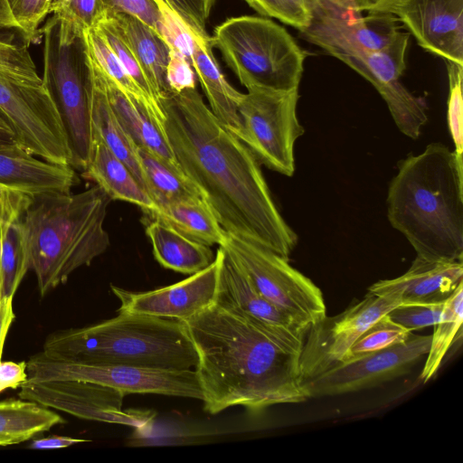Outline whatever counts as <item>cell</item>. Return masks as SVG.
<instances>
[{"label": "cell", "mask_w": 463, "mask_h": 463, "mask_svg": "<svg viewBox=\"0 0 463 463\" xmlns=\"http://www.w3.org/2000/svg\"><path fill=\"white\" fill-rule=\"evenodd\" d=\"M164 134L184 174L224 231L288 260L298 235L271 196L260 164L213 113L196 88L160 99Z\"/></svg>", "instance_id": "obj_1"}, {"label": "cell", "mask_w": 463, "mask_h": 463, "mask_svg": "<svg viewBox=\"0 0 463 463\" xmlns=\"http://www.w3.org/2000/svg\"><path fill=\"white\" fill-rule=\"evenodd\" d=\"M183 322L208 413L234 406L257 413L307 400L300 373L304 335L261 326L216 302Z\"/></svg>", "instance_id": "obj_2"}, {"label": "cell", "mask_w": 463, "mask_h": 463, "mask_svg": "<svg viewBox=\"0 0 463 463\" xmlns=\"http://www.w3.org/2000/svg\"><path fill=\"white\" fill-rule=\"evenodd\" d=\"M387 217L415 250L433 261L462 262L463 162L440 142L397 164Z\"/></svg>", "instance_id": "obj_3"}, {"label": "cell", "mask_w": 463, "mask_h": 463, "mask_svg": "<svg viewBox=\"0 0 463 463\" xmlns=\"http://www.w3.org/2000/svg\"><path fill=\"white\" fill-rule=\"evenodd\" d=\"M110 198L98 186L78 194L34 198L20 221L29 269L42 297L106 251L104 228Z\"/></svg>", "instance_id": "obj_4"}, {"label": "cell", "mask_w": 463, "mask_h": 463, "mask_svg": "<svg viewBox=\"0 0 463 463\" xmlns=\"http://www.w3.org/2000/svg\"><path fill=\"white\" fill-rule=\"evenodd\" d=\"M48 356L162 370L194 368L197 354L183 321L118 313L102 322L51 334Z\"/></svg>", "instance_id": "obj_5"}, {"label": "cell", "mask_w": 463, "mask_h": 463, "mask_svg": "<svg viewBox=\"0 0 463 463\" xmlns=\"http://www.w3.org/2000/svg\"><path fill=\"white\" fill-rule=\"evenodd\" d=\"M41 33L44 36L43 80L63 126L70 165L84 171L92 146L90 67L85 30L53 14Z\"/></svg>", "instance_id": "obj_6"}, {"label": "cell", "mask_w": 463, "mask_h": 463, "mask_svg": "<svg viewBox=\"0 0 463 463\" xmlns=\"http://www.w3.org/2000/svg\"><path fill=\"white\" fill-rule=\"evenodd\" d=\"M28 46L0 42V111L19 146L47 162L70 165L63 126Z\"/></svg>", "instance_id": "obj_7"}, {"label": "cell", "mask_w": 463, "mask_h": 463, "mask_svg": "<svg viewBox=\"0 0 463 463\" xmlns=\"http://www.w3.org/2000/svg\"><path fill=\"white\" fill-rule=\"evenodd\" d=\"M211 38L247 90H298L306 55L278 24L259 16L232 17L218 25Z\"/></svg>", "instance_id": "obj_8"}, {"label": "cell", "mask_w": 463, "mask_h": 463, "mask_svg": "<svg viewBox=\"0 0 463 463\" xmlns=\"http://www.w3.org/2000/svg\"><path fill=\"white\" fill-rule=\"evenodd\" d=\"M256 290L306 328L326 316L320 288L288 260L248 239L227 232L219 245Z\"/></svg>", "instance_id": "obj_9"}, {"label": "cell", "mask_w": 463, "mask_h": 463, "mask_svg": "<svg viewBox=\"0 0 463 463\" xmlns=\"http://www.w3.org/2000/svg\"><path fill=\"white\" fill-rule=\"evenodd\" d=\"M298 90L252 88L238 105L241 128L234 134L260 165L286 176L295 172L294 146L305 129L297 116Z\"/></svg>", "instance_id": "obj_10"}, {"label": "cell", "mask_w": 463, "mask_h": 463, "mask_svg": "<svg viewBox=\"0 0 463 463\" xmlns=\"http://www.w3.org/2000/svg\"><path fill=\"white\" fill-rule=\"evenodd\" d=\"M28 382L83 381L123 393H152L203 401L194 369L162 370L123 364H101L54 358L43 352L26 362Z\"/></svg>", "instance_id": "obj_11"}, {"label": "cell", "mask_w": 463, "mask_h": 463, "mask_svg": "<svg viewBox=\"0 0 463 463\" xmlns=\"http://www.w3.org/2000/svg\"><path fill=\"white\" fill-rule=\"evenodd\" d=\"M431 335L411 333L402 343L344 361L303 383L307 399L339 395L377 386L408 373L427 355Z\"/></svg>", "instance_id": "obj_12"}, {"label": "cell", "mask_w": 463, "mask_h": 463, "mask_svg": "<svg viewBox=\"0 0 463 463\" xmlns=\"http://www.w3.org/2000/svg\"><path fill=\"white\" fill-rule=\"evenodd\" d=\"M398 19L390 13H362L320 0L302 37L341 60L379 51L399 33Z\"/></svg>", "instance_id": "obj_13"}, {"label": "cell", "mask_w": 463, "mask_h": 463, "mask_svg": "<svg viewBox=\"0 0 463 463\" xmlns=\"http://www.w3.org/2000/svg\"><path fill=\"white\" fill-rule=\"evenodd\" d=\"M398 305L393 297L369 293L342 313L326 316L312 325L305 335L300 357L303 383L343 363L358 337Z\"/></svg>", "instance_id": "obj_14"}, {"label": "cell", "mask_w": 463, "mask_h": 463, "mask_svg": "<svg viewBox=\"0 0 463 463\" xmlns=\"http://www.w3.org/2000/svg\"><path fill=\"white\" fill-rule=\"evenodd\" d=\"M20 388V399L83 420L127 425L141 430L150 427L156 417V412L149 410L124 411L125 393L99 383L74 380L25 381Z\"/></svg>", "instance_id": "obj_15"}, {"label": "cell", "mask_w": 463, "mask_h": 463, "mask_svg": "<svg viewBox=\"0 0 463 463\" xmlns=\"http://www.w3.org/2000/svg\"><path fill=\"white\" fill-rule=\"evenodd\" d=\"M223 250L218 248L205 269L173 285L133 292L111 285L119 299L118 313L144 315L185 321L213 305L217 297Z\"/></svg>", "instance_id": "obj_16"}, {"label": "cell", "mask_w": 463, "mask_h": 463, "mask_svg": "<svg viewBox=\"0 0 463 463\" xmlns=\"http://www.w3.org/2000/svg\"><path fill=\"white\" fill-rule=\"evenodd\" d=\"M420 46L463 65V0H400L389 11Z\"/></svg>", "instance_id": "obj_17"}, {"label": "cell", "mask_w": 463, "mask_h": 463, "mask_svg": "<svg viewBox=\"0 0 463 463\" xmlns=\"http://www.w3.org/2000/svg\"><path fill=\"white\" fill-rule=\"evenodd\" d=\"M462 282V262L433 261L416 256L405 273L379 280L368 291L393 297L400 304H442Z\"/></svg>", "instance_id": "obj_18"}, {"label": "cell", "mask_w": 463, "mask_h": 463, "mask_svg": "<svg viewBox=\"0 0 463 463\" xmlns=\"http://www.w3.org/2000/svg\"><path fill=\"white\" fill-rule=\"evenodd\" d=\"M77 182L70 165L37 159L17 143L0 144V184L33 198L70 194Z\"/></svg>", "instance_id": "obj_19"}, {"label": "cell", "mask_w": 463, "mask_h": 463, "mask_svg": "<svg viewBox=\"0 0 463 463\" xmlns=\"http://www.w3.org/2000/svg\"><path fill=\"white\" fill-rule=\"evenodd\" d=\"M215 302L264 326L304 335L308 330L259 293L225 252Z\"/></svg>", "instance_id": "obj_20"}, {"label": "cell", "mask_w": 463, "mask_h": 463, "mask_svg": "<svg viewBox=\"0 0 463 463\" xmlns=\"http://www.w3.org/2000/svg\"><path fill=\"white\" fill-rule=\"evenodd\" d=\"M106 18L113 22L120 37L134 53L160 102L169 93L165 79L168 44L156 31L135 16L120 13Z\"/></svg>", "instance_id": "obj_21"}, {"label": "cell", "mask_w": 463, "mask_h": 463, "mask_svg": "<svg viewBox=\"0 0 463 463\" xmlns=\"http://www.w3.org/2000/svg\"><path fill=\"white\" fill-rule=\"evenodd\" d=\"M209 35L194 33V48L190 63L194 68L213 113L235 134L241 128L238 105L243 93L225 79L214 58Z\"/></svg>", "instance_id": "obj_22"}, {"label": "cell", "mask_w": 463, "mask_h": 463, "mask_svg": "<svg viewBox=\"0 0 463 463\" xmlns=\"http://www.w3.org/2000/svg\"><path fill=\"white\" fill-rule=\"evenodd\" d=\"M89 58L90 67V114L92 132H95L110 151L128 165L147 192L138 156V147L117 118L90 52Z\"/></svg>", "instance_id": "obj_23"}, {"label": "cell", "mask_w": 463, "mask_h": 463, "mask_svg": "<svg viewBox=\"0 0 463 463\" xmlns=\"http://www.w3.org/2000/svg\"><path fill=\"white\" fill-rule=\"evenodd\" d=\"M83 172L110 200L134 203L143 212L156 209L155 202L131 170L110 151L95 132H92L89 163Z\"/></svg>", "instance_id": "obj_24"}, {"label": "cell", "mask_w": 463, "mask_h": 463, "mask_svg": "<svg viewBox=\"0 0 463 463\" xmlns=\"http://www.w3.org/2000/svg\"><path fill=\"white\" fill-rule=\"evenodd\" d=\"M96 67L117 118L136 146L181 170L165 136L145 109L127 96L97 64Z\"/></svg>", "instance_id": "obj_25"}, {"label": "cell", "mask_w": 463, "mask_h": 463, "mask_svg": "<svg viewBox=\"0 0 463 463\" xmlns=\"http://www.w3.org/2000/svg\"><path fill=\"white\" fill-rule=\"evenodd\" d=\"M144 213L148 221L157 220L207 246L221 245L225 236V231L203 197L175 201Z\"/></svg>", "instance_id": "obj_26"}, {"label": "cell", "mask_w": 463, "mask_h": 463, "mask_svg": "<svg viewBox=\"0 0 463 463\" xmlns=\"http://www.w3.org/2000/svg\"><path fill=\"white\" fill-rule=\"evenodd\" d=\"M146 232L155 259L165 269L191 275L214 260L210 246L191 240L157 220L147 222Z\"/></svg>", "instance_id": "obj_27"}, {"label": "cell", "mask_w": 463, "mask_h": 463, "mask_svg": "<svg viewBox=\"0 0 463 463\" xmlns=\"http://www.w3.org/2000/svg\"><path fill=\"white\" fill-rule=\"evenodd\" d=\"M64 422L60 414L35 402L0 401V446L24 442Z\"/></svg>", "instance_id": "obj_28"}, {"label": "cell", "mask_w": 463, "mask_h": 463, "mask_svg": "<svg viewBox=\"0 0 463 463\" xmlns=\"http://www.w3.org/2000/svg\"><path fill=\"white\" fill-rule=\"evenodd\" d=\"M138 156L146 190L156 208L183 199L203 197L199 189L182 170L139 147Z\"/></svg>", "instance_id": "obj_29"}, {"label": "cell", "mask_w": 463, "mask_h": 463, "mask_svg": "<svg viewBox=\"0 0 463 463\" xmlns=\"http://www.w3.org/2000/svg\"><path fill=\"white\" fill-rule=\"evenodd\" d=\"M463 322V282L443 303L442 310L435 330L431 335L427 359L420 373L423 383L430 381L438 372L447 352L461 335Z\"/></svg>", "instance_id": "obj_30"}, {"label": "cell", "mask_w": 463, "mask_h": 463, "mask_svg": "<svg viewBox=\"0 0 463 463\" xmlns=\"http://www.w3.org/2000/svg\"><path fill=\"white\" fill-rule=\"evenodd\" d=\"M22 213L9 214L5 220L0 235V278L3 298H14L29 270L20 221Z\"/></svg>", "instance_id": "obj_31"}, {"label": "cell", "mask_w": 463, "mask_h": 463, "mask_svg": "<svg viewBox=\"0 0 463 463\" xmlns=\"http://www.w3.org/2000/svg\"><path fill=\"white\" fill-rule=\"evenodd\" d=\"M411 333L385 314L373 322L352 345L345 360L401 344Z\"/></svg>", "instance_id": "obj_32"}, {"label": "cell", "mask_w": 463, "mask_h": 463, "mask_svg": "<svg viewBox=\"0 0 463 463\" xmlns=\"http://www.w3.org/2000/svg\"><path fill=\"white\" fill-rule=\"evenodd\" d=\"M449 93L448 99L447 120L454 143V153L463 162V119H462V79L463 65L447 61Z\"/></svg>", "instance_id": "obj_33"}, {"label": "cell", "mask_w": 463, "mask_h": 463, "mask_svg": "<svg viewBox=\"0 0 463 463\" xmlns=\"http://www.w3.org/2000/svg\"><path fill=\"white\" fill-rule=\"evenodd\" d=\"M107 41L133 81L151 99L160 103L155 97L152 87L132 51L118 33L113 22L105 18L96 27Z\"/></svg>", "instance_id": "obj_34"}, {"label": "cell", "mask_w": 463, "mask_h": 463, "mask_svg": "<svg viewBox=\"0 0 463 463\" xmlns=\"http://www.w3.org/2000/svg\"><path fill=\"white\" fill-rule=\"evenodd\" d=\"M160 12V35L189 61L194 48V33L163 0H156Z\"/></svg>", "instance_id": "obj_35"}, {"label": "cell", "mask_w": 463, "mask_h": 463, "mask_svg": "<svg viewBox=\"0 0 463 463\" xmlns=\"http://www.w3.org/2000/svg\"><path fill=\"white\" fill-rule=\"evenodd\" d=\"M17 26L28 43L40 37L39 26L50 14V0H6Z\"/></svg>", "instance_id": "obj_36"}, {"label": "cell", "mask_w": 463, "mask_h": 463, "mask_svg": "<svg viewBox=\"0 0 463 463\" xmlns=\"http://www.w3.org/2000/svg\"><path fill=\"white\" fill-rule=\"evenodd\" d=\"M442 304H400L387 316L410 332L434 326L442 310Z\"/></svg>", "instance_id": "obj_37"}, {"label": "cell", "mask_w": 463, "mask_h": 463, "mask_svg": "<svg viewBox=\"0 0 463 463\" xmlns=\"http://www.w3.org/2000/svg\"><path fill=\"white\" fill-rule=\"evenodd\" d=\"M106 17L128 14L143 21L160 34V12L156 0H101Z\"/></svg>", "instance_id": "obj_38"}, {"label": "cell", "mask_w": 463, "mask_h": 463, "mask_svg": "<svg viewBox=\"0 0 463 463\" xmlns=\"http://www.w3.org/2000/svg\"><path fill=\"white\" fill-rule=\"evenodd\" d=\"M195 33L208 35L206 24L215 0H163Z\"/></svg>", "instance_id": "obj_39"}, {"label": "cell", "mask_w": 463, "mask_h": 463, "mask_svg": "<svg viewBox=\"0 0 463 463\" xmlns=\"http://www.w3.org/2000/svg\"><path fill=\"white\" fill-rule=\"evenodd\" d=\"M56 14L83 30L96 28L106 18L101 0H67L62 11Z\"/></svg>", "instance_id": "obj_40"}, {"label": "cell", "mask_w": 463, "mask_h": 463, "mask_svg": "<svg viewBox=\"0 0 463 463\" xmlns=\"http://www.w3.org/2000/svg\"><path fill=\"white\" fill-rule=\"evenodd\" d=\"M165 79L169 93H180L195 88V72L190 61L172 48L169 51Z\"/></svg>", "instance_id": "obj_41"}, {"label": "cell", "mask_w": 463, "mask_h": 463, "mask_svg": "<svg viewBox=\"0 0 463 463\" xmlns=\"http://www.w3.org/2000/svg\"><path fill=\"white\" fill-rule=\"evenodd\" d=\"M27 380L26 362L0 360V394L6 389H17Z\"/></svg>", "instance_id": "obj_42"}, {"label": "cell", "mask_w": 463, "mask_h": 463, "mask_svg": "<svg viewBox=\"0 0 463 463\" xmlns=\"http://www.w3.org/2000/svg\"><path fill=\"white\" fill-rule=\"evenodd\" d=\"M0 42H25L28 43L24 34L13 18L6 0H0Z\"/></svg>", "instance_id": "obj_43"}, {"label": "cell", "mask_w": 463, "mask_h": 463, "mask_svg": "<svg viewBox=\"0 0 463 463\" xmlns=\"http://www.w3.org/2000/svg\"><path fill=\"white\" fill-rule=\"evenodd\" d=\"M342 8L356 12L389 13L391 8L400 0H328Z\"/></svg>", "instance_id": "obj_44"}, {"label": "cell", "mask_w": 463, "mask_h": 463, "mask_svg": "<svg viewBox=\"0 0 463 463\" xmlns=\"http://www.w3.org/2000/svg\"><path fill=\"white\" fill-rule=\"evenodd\" d=\"M34 198L0 184V206L24 211Z\"/></svg>", "instance_id": "obj_45"}, {"label": "cell", "mask_w": 463, "mask_h": 463, "mask_svg": "<svg viewBox=\"0 0 463 463\" xmlns=\"http://www.w3.org/2000/svg\"><path fill=\"white\" fill-rule=\"evenodd\" d=\"M87 441L90 440L69 436L51 435L33 439L28 447L33 449H61Z\"/></svg>", "instance_id": "obj_46"}, {"label": "cell", "mask_w": 463, "mask_h": 463, "mask_svg": "<svg viewBox=\"0 0 463 463\" xmlns=\"http://www.w3.org/2000/svg\"><path fill=\"white\" fill-rule=\"evenodd\" d=\"M13 298L5 297L0 301V360L8 330L15 318Z\"/></svg>", "instance_id": "obj_47"}, {"label": "cell", "mask_w": 463, "mask_h": 463, "mask_svg": "<svg viewBox=\"0 0 463 463\" xmlns=\"http://www.w3.org/2000/svg\"><path fill=\"white\" fill-rule=\"evenodd\" d=\"M16 143L14 133L10 129L0 127V144Z\"/></svg>", "instance_id": "obj_48"}, {"label": "cell", "mask_w": 463, "mask_h": 463, "mask_svg": "<svg viewBox=\"0 0 463 463\" xmlns=\"http://www.w3.org/2000/svg\"><path fill=\"white\" fill-rule=\"evenodd\" d=\"M67 0H50V13L59 14L65 6Z\"/></svg>", "instance_id": "obj_49"}, {"label": "cell", "mask_w": 463, "mask_h": 463, "mask_svg": "<svg viewBox=\"0 0 463 463\" xmlns=\"http://www.w3.org/2000/svg\"><path fill=\"white\" fill-rule=\"evenodd\" d=\"M24 211L9 210L0 206V235L5 218L13 213H23Z\"/></svg>", "instance_id": "obj_50"}, {"label": "cell", "mask_w": 463, "mask_h": 463, "mask_svg": "<svg viewBox=\"0 0 463 463\" xmlns=\"http://www.w3.org/2000/svg\"><path fill=\"white\" fill-rule=\"evenodd\" d=\"M0 127L6 128V129H10L12 131L6 118L1 111H0Z\"/></svg>", "instance_id": "obj_51"}, {"label": "cell", "mask_w": 463, "mask_h": 463, "mask_svg": "<svg viewBox=\"0 0 463 463\" xmlns=\"http://www.w3.org/2000/svg\"><path fill=\"white\" fill-rule=\"evenodd\" d=\"M3 298V294H2V283H1V278H0V301L1 299Z\"/></svg>", "instance_id": "obj_52"}]
</instances>
